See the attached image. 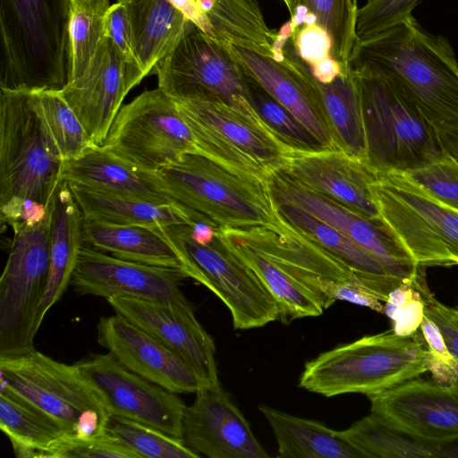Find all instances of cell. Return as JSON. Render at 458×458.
Returning a JSON list of instances; mask_svg holds the SVG:
<instances>
[{"label": "cell", "instance_id": "f6af8a7d", "mask_svg": "<svg viewBox=\"0 0 458 458\" xmlns=\"http://www.w3.org/2000/svg\"><path fill=\"white\" fill-rule=\"evenodd\" d=\"M139 458L117 438L106 433L92 439L67 437L55 446L47 458Z\"/></svg>", "mask_w": 458, "mask_h": 458}, {"label": "cell", "instance_id": "f35d334b", "mask_svg": "<svg viewBox=\"0 0 458 458\" xmlns=\"http://www.w3.org/2000/svg\"><path fill=\"white\" fill-rule=\"evenodd\" d=\"M244 71L254 110L284 144L294 150L324 148L292 113L276 100L245 69Z\"/></svg>", "mask_w": 458, "mask_h": 458}, {"label": "cell", "instance_id": "816d5d0a", "mask_svg": "<svg viewBox=\"0 0 458 458\" xmlns=\"http://www.w3.org/2000/svg\"><path fill=\"white\" fill-rule=\"evenodd\" d=\"M452 310H453L454 317L456 322L458 323V311L456 310V309H452Z\"/></svg>", "mask_w": 458, "mask_h": 458}, {"label": "cell", "instance_id": "f1b7e54d", "mask_svg": "<svg viewBox=\"0 0 458 458\" xmlns=\"http://www.w3.org/2000/svg\"><path fill=\"white\" fill-rule=\"evenodd\" d=\"M69 185L86 218L149 228L179 224L191 225L202 221L192 211L177 202L156 203L76 184Z\"/></svg>", "mask_w": 458, "mask_h": 458}, {"label": "cell", "instance_id": "ba28073f", "mask_svg": "<svg viewBox=\"0 0 458 458\" xmlns=\"http://www.w3.org/2000/svg\"><path fill=\"white\" fill-rule=\"evenodd\" d=\"M50 225L51 205L34 208L11 226L13 237L0 278V357L35 349L50 267Z\"/></svg>", "mask_w": 458, "mask_h": 458}, {"label": "cell", "instance_id": "c3c4849f", "mask_svg": "<svg viewBox=\"0 0 458 458\" xmlns=\"http://www.w3.org/2000/svg\"><path fill=\"white\" fill-rule=\"evenodd\" d=\"M445 151L458 161V128H437Z\"/></svg>", "mask_w": 458, "mask_h": 458}, {"label": "cell", "instance_id": "8992f818", "mask_svg": "<svg viewBox=\"0 0 458 458\" xmlns=\"http://www.w3.org/2000/svg\"><path fill=\"white\" fill-rule=\"evenodd\" d=\"M155 229L174 248L187 277L203 284L226 306L234 329L261 327L279 319L276 301L219 229L204 221Z\"/></svg>", "mask_w": 458, "mask_h": 458}, {"label": "cell", "instance_id": "ab89813d", "mask_svg": "<svg viewBox=\"0 0 458 458\" xmlns=\"http://www.w3.org/2000/svg\"><path fill=\"white\" fill-rule=\"evenodd\" d=\"M293 24L292 38L294 46L300 56L310 66L318 81L330 82L346 69L333 58L329 36L315 20Z\"/></svg>", "mask_w": 458, "mask_h": 458}, {"label": "cell", "instance_id": "484cf974", "mask_svg": "<svg viewBox=\"0 0 458 458\" xmlns=\"http://www.w3.org/2000/svg\"><path fill=\"white\" fill-rule=\"evenodd\" d=\"M83 214L69 183L63 180L51 203L50 267L46 292L37 315L39 328L47 312L66 292L83 247Z\"/></svg>", "mask_w": 458, "mask_h": 458}, {"label": "cell", "instance_id": "7c38bea8", "mask_svg": "<svg viewBox=\"0 0 458 458\" xmlns=\"http://www.w3.org/2000/svg\"><path fill=\"white\" fill-rule=\"evenodd\" d=\"M151 74L157 75V87L174 99L216 100L257 114L244 68L230 47L214 40L191 21Z\"/></svg>", "mask_w": 458, "mask_h": 458}, {"label": "cell", "instance_id": "7dc6e473", "mask_svg": "<svg viewBox=\"0 0 458 458\" xmlns=\"http://www.w3.org/2000/svg\"><path fill=\"white\" fill-rule=\"evenodd\" d=\"M422 337L432 356L431 374L435 380L444 384H454L449 367L454 360L438 326L426 314L420 327Z\"/></svg>", "mask_w": 458, "mask_h": 458}, {"label": "cell", "instance_id": "8fae6325", "mask_svg": "<svg viewBox=\"0 0 458 458\" xmlns=\"http://www.w3.org/2000/svg\"><path fill=\"white\" fill-rule=\"evenodd\" d=\"M370 191L380 219L417 265H458V211L431 198L403 173L377 174Z\"/></svg>", "mask_w": 458, "mask_h": 458}, {"label": "cell", "instance_id": "d6a6232c", "mask_svg": "<svg viewBox=\"0 0 458 458\" xmlns=\"http://www.w3.org/2000/svg\"><path fill=\"white\" fill-rule=\"evenodd\" d=\"M230 248L250 267L272 295L279 310V319L318 317L324 307L316 294L274 260L227 230H219Z\"/></svg>", "mask_w": 458, "mask_h": 458}, {"label": "cell", "instance_id": "8d00e7d4", "mask_svg": "<svg viewBox=\"0 0 458 458\" xmlns=\"http://www.w3.org/2000/svg\"><path fill=\"white\" fill-rule=\"evenodd\" d=\"M299 6L304 8L329 36L333 58L344 68L349 67L350 57L358 40L357 2L354 0H299Z\"/></svg>", "mask_w": 458, "mask_h": 458}, {"label": "cell", "instance_id": "277c9868", "mask_svg": "<svg viewBox=\"0 0 458 458\" xmlns=\"http://www.w3.org/2000/svg\"><path fill=\"white\" fill-rule=\"evenodd\" d=\"M70 0H0V89H62Z\"/></svg>", "mask_w": 458, "mask_h": 458}, {"label": "cell", "instance_id": "4316f807", "mask_svg": "<svg viewBox=\"0 0 458 458\" xmlns=\"http://www.w3.org/2000/svg\"><path fill=\"white\" fill-rule=\"evenodd\" d=\"M279 216L329 253L334 255L385 301L388 294L405 280L393 275L377 259L343 233L308 213L286 203H276Z\"/></svg>", "mask_w": 458, "mask_h": 458}, {"label": "cell", "instance_id": "83f0119b", "mask_svg": "<svg viewBox=\"0 0 458 458\" xmlns=\"http://www.w3.org/2000/svg\"><path fill=\"white\" fill-rule=\"evenodd\" d=\"M131 25L132 47L142 79L174 47L190 21L166 0H122Z\"/></svg>", "mask_w": 458, "mask_h": 458}, {"label": "cell", "instance_id": "836d02e7", "mask_svg": "<svg viewBox=\"0 0 458 458\" xmlns=\"http://www.w3.org/2000/svg\"><path fill=\"white\" fill-rule=\"evenodd\" d=\"M318 86L335 148L365 164L363 117L359 89L352 68L344 69L330 82L318 81Z\"/></svg>", "mask_w": 458, "mask_h": 458}, {"label": "cell", "instance_id": "5bb4252c", "mask_svg": "<svg viewBox=\"0 0 458 458\" xmlns=\"http://www.w3.org/2000/svg\"><path fill=\"white\" fill-rule=\"evenodd\" d=\"M293 29L290 20L277 31L273 55L234 44L230 45V49L248 73L292 113L324 148H335L318 81L294 46Z\"/></svg>", "mask_w": 458, "mask_h": 458}, {"label": "cell", "instance_id": "52a82bcc", "mask_svg": "<svg viewBox=\"0 0 458 458\" xmlns=\"http://www.w3.org/2000/svg\"><path fill=\"white\" fill-rule=\"evenodd\" d=\"M352 72L361 105L369 169L376 175L406 173L447 155L437 126L413 102L383 77Z\"/></svg>", "mask_w": 458, "mask_h": 458}, {"label": "cell", "instance_id": "1f68e13d", "mask_svg": "<svg viewBox=\"0 0 458 458\" xmlns=\"http://www.w3.org/2000/svg\"><path fill=\"white\" fill-rule=\"evenodd\" d=\"M0 428L19 458H47L69 431L56 420L7 388L0 391Z\"/></svg>", "mask_w": 458, "mask_h": 458}, {"label": "cell", "instance_id": "bcb514c9", "mask_svg": "<svg viewBox=\"0 0 458 458\" xmlns=\"http://www.w3.org/2000/svg\"><path fill=\"white\" fill-rule=\"evenodd\" d=\"M106 37L108 38L128 64L130 75L139 85L143 80L138 70L132 47V33L129 13L122 0L110 5L106 16Z\"/></svg>", "mask_w": 458, "mask_h": 458}, {"label": "cell", "instance_id": "6da1fadb", "mask_svg": "<svg viewBox=\"0 0 458 458\" xmlns=\"http://www.w3.org/2000/svg\"><path fill=\"white\" fill-rule=\"evenodd\" d=\"M350 67L377 74L413 102L437 128H458V60L448 39L412 16L358 39Z\"/></svg>", "mask_w": 458, "mask_h": 458}, {"label": "cell", "instance_id": "74e56055", "mask_svg": "<svg viewBox=\"0 0 458 458\" xmlns=\"http://www.w3.org/2000/svg\"><path fill=\"white\" fill-rule=\"evenodd\" d=\"M106 433L117 438L139 458H199L182 438L171 437L148 425L109 415Z\"/></svg>", "mask_w": 458, "mask_h": 458}, {"label": "cell", "instance_id": "b9f144b4", "mask_svg": "<svg viewBox=\"0 0 458 458\" xmlns=\"http://www.w3.org/2000/svg\"><path fill=\"white\" fill-rule=\"evenodd\" d=\"M414 276L393 290L384 304V314L392 320L393 332L402 336L417 333L425 316L424 302Z\"/></svg>", "mask_w": 458, "mask_h": 458}, {"label": "cell", "instance_id": "ac0fdd59", "mask_svg": "<svg viewBox=\"0 0 458 458\" xmlns=\"http://www.w3.org/2000/svg\"><path fill=\"white\" fill-rule=\"evenodd\" d=\"M186 277L180 268L122 259L84 244L70 285L81 296L186 301L180 288Z\"/></svg>", "mask_w": 458, "mask_h": 458}, {"label": "cell", "instance_id": "d590c367", "mask_svg": "<svg viewBox=\"0 0 458 458\" xmlns=\"http://www.w3.org/2000/svg\"><path fill=\"white\" fill-rule=\"evenodd\" d=\"M35 110L63 162L76 159L97 144L60 89L32 91Z\"/></svg>", "mask_w": 458, "mask_h": 458}, {"label": "cell", "instance_id": "db71d44e", "mask_svg": "<svg viewBox=\"0 0 458 458\" xmlns=\"http://www.w3.org/2000/svg\"><path fill=\"white\" fill-rule=\"evenodd\" d=\"M456 310L458 311V309H456Z\"/></svg>", "mask_w": 458, "mask_h": 458}, {"label": "cell", "instance_id": "30bf717a", "mask_svg": "<svg viewBox=\"0 0 458 458\" xmlns=\"http://www.w3.org/2000/svg\"><path fill=\"white\" fill-rule=\"evenodd\" d=\"M0 386L59 421L80 439L106 433L109 413L74 364L57 361L36 349L0 357Z\"/></svg>", "mask_w": 458, "mask_h": 458}, {"label": "cell", "instance_id": "7a4b0ae2", "mask_svg": "<svg viewBox=\"0 0 458 458\" xmlns=\"http://www.w3.org/2000/svg\"><path fill=\"white\" fill-rule=\"evenodd\" d=\"M64 162L33 105L32 91L1 89L0 218L12 226L49 207Z\"/></svg>", "mask_w": 458, "mask_h": 458}, {"label": "cell", "instance_id": "cb8c5ba5", "mask_svg": "<svg viewBox=\"0 0 458 458\" xmlns=\"http://www.w3.org/2000/svg\"><path fill=\"white\" fill-rule=\"evenodd\" d=\"M206 35L229 47L274 55L277 32L266 23L259 0H166Z\"/></svg>", "mask_w": 458, "mask_h": 458}, {"label": "cell", "instance_id": "f546056e", "mask_svg": "<svg viewBox=\"0 0 458 458\" xmlns=\"http://www.w3.org/2000/svg\"><path fill=\"white\" fill-rule=\"evenodd\" d=\"M269 424L281 458H365L341 430L274 409L259 407Z\"/></svg>", "mask_w": 458, "mask_h": 458}, {"label": "cell", "instance_id": "ee69618b", "mask_svg": "<svg viewBox=\"0 0 458 458\" xmlns=\"http://www.w3.org/2000/svg\"><path fill=\"white\" fill-rule=\"evenodd\" d=\"M424 271L425 267L420 266L414 276V284L424 302L425 314L438 326L454 356L449 370L454 383H458V323L454 317L452 308L440 302L428 289Z\"/></svg>", "mask_w": 458, "mask_h": 458}, {"label": "cell", "instance_id": "603a6c76", "mask_svg": "<svg viewBox=\"0 0 458 458\" xmlns=\"http://www.w3.org/2000/svg\"><path fill=\"white\" fill-rule=\"evenodd\" d=\"M281 170L309 191L364 216L380 219L370 191L377 175L363 162L339 149H291Z\"/></svg>", "mask_w": 458, "mask_h": 458}, {"label": "cell", "instance_id": "5b68a950", "mask_svg": "<svg viewBox=\"0 0 458 458\" xmlns=\"http://www.w3.org/2000/svg\"><path fill=\"white\" fill-rule=\"evenodd\" d=\"M156 175L171 199L219 230L270 225L280 218L268 182L199 152L182 154Z\"/></svg>", "mask_w": 458, "mask_h": 458}, {"label": "cell", "instance_id": "9c48e42d", "mask_svg": "<svg viewBox=\"0 0 458 458\" xmlns=\"http://www.w3.org/2000/svg\"><path fill=\"white\" fill-rule=\"evenodd\" d=\"M174 101L199 153L229 169L265 182L284 167L292 148L257 114L216 100Z\"/></svg>", "mask_w": 458, "mask_h": 458}, {"label": "cell", "instance_id": "2e32d148", "mask_svg": "<svg viewBox=\"0 0 458 458\" xmlns=\"http://www.w3.org/2000/svg\"><path fill=\"white\" fill-rule=\"evenodd\" d=\"M276 203L296 206L337 229L377 259L393 275L407 280L419 269L411 254L381 219L364 216L352 209L309 191L283 170L268 180Z\"/></svg>", "mask_w": 458, "mask_h": 458}, {"label": "cell", "instance_id": "4dcf8cb0", "mask_svg": "<svg viewBox=\"0 0 458 458\" xmlns=\"http://www.w3.org/2000/svg\"><path fill=\"white\" fill-rule=\"evenodd\" d=\"M83 240L85 245L122 259L182 270L177 253L155 228L84 217Z\"/></svg>", "mask_w": 458, "mask_h": 458}, {"label": "cell", "instance_id": "f5cc1de1", "mask_svg": "<svg viewBox=\"0 0 458 458\" xmlns=\"http://www.w3.org/2000/svg\"><path fill=\"white\" fill-rule=\"evenodd\" d=\"M354 1L358 2L359 0H354Z\"/></svg>", "mask_w": 458, "mask_h": 458}, {"label": "cell", "instance_id": "4fadbf2b", "mask_svg": "<svg viewBox=\"0 0 458 458\" xmlns=\"http://www.w3.org/2000/svg\"><path fill=\"white\" fill-rule=\"evenodd\" d=\"M101 147L154 174L184 153L199 152L174 99L158 87L122 106Z\"/></svg>", "mask_w": 458, "mask_h": 458}, {"label": "cell", "instance_id": "d6986e66", "mask_svg": "<svg viewBox=\"0 0 458 458\" xmlns=\"http://www.w3.org/2000/svg\"><path fill=\"white\" fill-rule=\"evenodd\" d=\"M195 394L182 425V439L190 449L209 458L269 457L220 383Z\"/></svg>", "mask_w": 458, "mask_h": 458}, {"label": "cell", "instance_id": "60d3db41", "mask_svg": "<svg viewBox=\"0 0 458 458\" xmlns=\"http://www.w3.org/2000/svg\"><path fill=\"white\" fill-rule=\"evenodd\" d=\"M437 201L458 211V161L448 154L433 163L403 173Z\"/></svg>", "mask_w": 458, "mask_h": 458}, {"label": "cell", "instance_id": "f907efd6", "mask_svg": "<svg viewBox=\"0 0 458 458\" xmlns=\"http://www.w3.org/2000/svg\"><path fill=\"white\" fill-rule=\"evenodd\" d=\"M282 1L284 3V4L290 13V16L293 17L298 9V6H299V0H282Z\"/></svg>", "mask_w": 458, "mask_h": 458}, {"label": "cell", "instance_id": "e575fe53", "mask_svg": "<svg viewBox=\"0 0 458 458\" xmlns=\"http://www.w3.org/2000/svg\"><path fill=\"white\" fill-rule=\"evenodd\" d=\"M110 0H70L67 81L83 73L106 38Z\"/></svg>", "mask_w": 458, "mask_h": 458}, {"label": "cell", "instance_id": "7402d4cb", "mask_svg": "<svg viewBox=\"0 0 458 458\" xmlns=\"http://www.w3.org/2000/svg\"><path fill=\"white\" fill-rule=\"evenodd\" d=\"M135 86L127 63L106 37L83 73L60 90L92 140L101 146L124 98Z\"/></svg>", "mask_w": 458, "mask_h": 458}, {"label": "cell", "instance_id": "3957f363", "mask_svg": "<svg viewBox=\"0 0 458 458\" xmlns=\"http://www.w3.org/2000/svg\"><path fill=\"white\" fill-rule=\"evenodd\" d=\"M432 367L423 337L390 330L337 345L309 360L299 386L326 397L352 393L369 396L416 378Z\"/></svg>", "mask_w": 458, "mask_h": 458}, {"label": "cell", "instance_id": "681fc988", "mask_svg": "<svg viewBox=\"0 0 458 458\" xmlns=\"http://www.w3.org/2000/svg\"><path fill=\"white\" fill-rule=\"evenodd\" d=\"M443 446L445 457L458 458V437L445 439Z\"/></svg>", "mask_w": 458, "mask_h": 458}, {"label": "cell", "instance_id": "9a60e30c", "mask_svg": "<svg viewBox=\"0 0 458 458\" xmlns=\"http://www.w3.org/2000/svg\"><path fill=\"white\" fill-rule=\"evenodd\" d=\"M109 415L129 419L177 438L186 405L177 396L122 365L111 353H92L74 363Z\"/></svg>", "mask_w": 458, "mask_h": 458}, {"label": "cell", "instance_id": "ffe728a7", "mask_svg": "<svg viewBox=\"0 0 458 458\" xmlns=\"http://www.w3.org/2000/svg\"><path fill=\"white\" fill-rule=\"evenodd\" d=\"M368 397L372 413L412 436L432 441L458 437V383L413 378Z\"/></svg>", "mask_w": 458, "mask_h": 458}, {"label": "cell", "instance_id": "e0dca14e", "mask_svg": "<svg viewBox=\"0 0 458 458\" xmlns=\"http://www.w3.org/2000/svg\"><path fill=\"white\" fill-rule=\"evenodd\" d=\"M106 300L115 313L177 353L206 384L220 383L214 341L198 321L189 301H162L125 296Z\"/></svg>", "mask_w": 458, "mask_h": 458}, {"label": "cell", "instance_id": "d4e9b609", "mask_svg": "<svg viewBox=\"0 0 458 458\" xmlns=\"http://www.w3.org/2000/svg\"><path fill=\"white\" fill-rule=\"evenodd\" d=\"M63 180L88 189L156 203L175 202L163 190L156 173L143 171L96 145L80 157L64 162Z\"/></svg>", "mask_w": 458, "mask_h": 458}, {"label": "cell", "instance_id": "7bdbcfd3", "mask_svg": "<svg viewBox=\"0 0 458 458\" xmlns=\"http://www.w3.org/2000/svg\"><path fill=\"white\" fill-rule=\"evenodd\" d=\"M422 0H368L358 9L356 35L358 39L376 36L412 15Z\"/></svg>", "mask_w": 458, "mask_h": 458}, {"label": "cell", "instance_id": "44dd1931", "mask_svg": "<svg viewBox=\"0 0 458 458\" xmlns=\"http://www.w3.org/2000/svg\"><path fill=\"white\" fill-rule=\"evenodd\" d=\"M97 339L126 369L172 393L208 386L177 353L120 314L99 319Z\"/></svg>", "mask_w": 458, "mask_h": 458}]
</instances>
